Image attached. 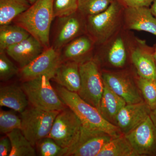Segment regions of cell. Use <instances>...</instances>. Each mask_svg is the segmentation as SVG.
Returning <instances> with one entry per match:
<instances>
[{
    "instance_id": "8",
    "label": "cell",
    "mask_w": 156,
    "mask_h": 156,
    "mask_svg": "<svg viewBox=\"0 0 156 156\" xmlns=\"http://www.w3.org/2000/svg\"><path fill=\"white\" fill-rule=\"evenodd\" d=\"M125 135L138 156H156V126L150 116Z\"/></svg>"
},
{
    "instance_id": "19",
    "label": "cell",
    "mask_w": 156,
    "mask_h": 156,
    "mask_svg": "<svg viewBox=\"0 0 156 156\" xmlns=\"http://www.w3.org/2000/svg\"><path fill=\"white\" fill-rule=\"evenodd\" d=\"M131 60L139 77L156 79V64L153 53L149 50L137 48L132 52Z\"/></svg>"
},
{
    "instance_id": "27",
    "label": "cell",
    "mask_w": 156,
    "mask_h": 156,
    "mask_svg": "<svg viewBox=\"0 0 156 156\" xmlns=\"http://www.w3.org/2000/svg\"><path fill=\"white\" fill-rule=\"evenodd\" d=\"M137 87L140 93L151 110L156 108V79L149 80L139 77Z\"/></svg>"
},
{
    "instance_id": "30",
    "label": "cell",
    "mask_w": 156,
    "mask_h": 156,
    "mask_svg": "<svg viewBox=\"0 0 156 156\" xmlns=\"http://www.w3.org/2000/svg\"><path fill=\"white\" fill-rule=\"evenodd\" d=\"M78 11V0H53L54 17H67Z\"/></svg>"
},
{
    "instance_id": "20",
    "label": "cell",
    "mask_w": 156,
    "mask_h": 156,
    "mask_svg": "<svg viewBox=\"0 0 156 156\" xmlns=\"http://www.w3.org/2000/svg\"><path fill=\"white\" fill-rule=\"evenodd\" d=\"M93 41L86 36L76 38L65 47L62 58L79 63L80 59L91 51Z\"/></svg>"
},
{
    "instance_id": "29",
    "label": "cell",
    "mask_w": 156,
    "mask_h": 156,
    "mask_svg": "<svg viewBox=\"0 0 156 156\" xmlns=\"http://www.w3.org/2000/svg\"><path fill=\"white\" fill-rule=\"evenodd\" d=\"M21 119L13 111L1 110L0 112V131L8 134L16 129H21Z\"/></svg>"
},
{
    "instance_id": "21",
    "label": "cell",
    "mask_w": 156,
    "mask_h": 156,
    "mask_svg": "<svg viewBox=\"0 0 156 156\" xmlns=\"http://www.w3.org/2000/svg\"><path fill=\"white\" fill-rule=\"evenodd\" d=\"M24 28L18 25L0 26V52H6V50L30 36Z\"/></svg>"
},
{
    "instance_id": "7",
    "label": "cell",
    "mask_w": 156,
    "mask_h": 156,
    "mask_svg": "<svg viewBox=\"0 0 156 156\" xmlns=\"http://www.w3.org/2000/svg\"><path fill=\"white\" fill-rule=\"evenodd\" d=\"M120 13L119 3L114 0L105 11L88 16L86 28L96 43H103L112 35L119 24Z\"/></svg>"
},
{
    "instance_id": "22",
    "label": "cell",
    "mask_w": 156,
    "mask_h": 156,
    "mask_svg": "<svg viewBox=\"0 0 156 156\" xmlns=\"http://www.w3.org/2000/svg\"><path fill=\"white\" fill-rule=\"evenodd\" d=\"M31 5L27 0H0V26L10 24Z\"/></svg>"
},
{
    "instance_id": "18",
    "label": "cell",
    "mask_w": 156,
    "mask_h": 156,
    "mask_svg": "<svg viewBox=\"0 0 156 156\" xmlns=\"http://www.w3.org/2000/svg\"><path fill=\"white\" fill-rule=\"evenodd\" d=\"M29 101L22 87L16 84L2 86L0 89V105L22 113L27 108Z\"/></svg>"
},
{
    "instance_id": "14",
    "label": "cell",
    "mask_w": 156,
    "mask_h": 156,
    "mask_svg": "<svg viewBox=\"0 0 156 156\" xmlns=\"http://www.w3.org/2000/svg\"><path fill=\"white\" fill-rule=\"evenodd\" d=\"M44 46L31 35L8 48L6 53L19 64L21 68L32 62L43 52Z\"/></svg>"
},
{
    "instance_id": "28",
    "label": "cell",
    "mask_w": 156,
    "mask_h": 156,
    "mask_svg": "<svg viewBox=\"0 0 156 156\" xmlns=\"http://www.w3.org/2000/svg\"><path fill=\"white\" fill-rule=\"evenodd\" d=\"M37 144L42 156H67L69 152V149L62 147L49 136L41 140Z\"/></svg>"
},
{
    "instance_id": "34",
    "label": "cell",
    "mask_w": 156,
    "mask_h": 156,
    "mask_svg": "<svg viewBox=\"0 0 156 156\" xmlns=\"http://www.w3.org/2000/svg\"><path fill=\"white\" fill-rule=\"evenodd\" d=\"M150 117L155 126H156V108L151 110L150 115Z\"/></svg>"
},
{
    "instance_id": "25",
    "label": "cell",
    "mask_w": 156,
    "mask_h": 156,
    "mask_svg": "<svg viewBox=\"0 0 156 156\" xmlns=\"http://www.w3.org/2000/svg\"><path fill=\"white\" fill-rule=\"evenodd\" d=\"M108 58L110 63L116 67H122L126 64L127 53L122 38H117L112 44L108 51Z\"/></svg>"
},
{
    "instance_id": "35",
    "label": "cell",
    "mask_w": 156,
    "mask_h": 156,
    "mask_svg": "<svg viewBox=\"0 0 156 156\" xmlns=\"http://www.w3.org/2000/svg\"><path fill=\"white\" fill-rule=\"evenodd\" d=\"M150 9L152 13L156 17V0H153Z\"/></svg>"
},
{
    "instance_id": "23",
    "label": "cell",
    "mask_w": 156,
    "mask_h": 156,
    "mask_svg": "<svg viewBox=\"0 0 156 156\" xmlns=\"http://www.w3.org/2000/svg\"><path fill=\"white\" fill-rule=\"evenodd\" d=\"M97 156H139L124 134L112 138Z\"/></svg>"
},
{
    "instance_id": "4",
    "label": "cell",
    "mask_w": 156,
    "mask_h": 156,
    "mask_svg": "<svg viewBox=\"0 0 156 156\" xmlns=\"http://www.w3.org/2000/svg\"><path fill=\"white\" fill-rule=\"evenodd\" d=\"M83 129L80 120L67 107L56 116L48 136L62 147L69 149V156L78 143Z\"/></svg>"
},
{
    "instance_id": "15",
    "label": "cell",
    "mask_w": 156,
    "mask_h": 156,
    "mask_svg": "<svg viewBox=\"0 0 156 156\" xmlns=\"http://www.w3.org/2000/svg\"><path fill=\"white\" fill-rule=\"evenodd\" d=\"M125 18L129 29L147 32L156 36V17L149 7H128Z\"/></svg>"
},
{
    "instance_id": "16",
    "label": "cell",
    "mask_w": 156,
    "mask_h": 156,
    "mask_svg": "<svg viewBox=\"0 0 156 156\" xmlns=\"http://www.w3.org/2000/svg\"><path fill=\"white\" fill-rule=\"evenodd\" d=\"M80 64L76 62H62L56 69L53 79L62 87L78 93L81 87Z\"/></svg>"
},
{
    "instance_id": "31",
    "label": "cell",
    "mask_w": 156,
    "mask_h": 156,
    "mask_svg": "<svg viewBox=\"0 0 156 156\" xmlns=\"http://www.w3.org/2000/svg\"><path fill=\"white\" fill-rule=\"evenodd\" d=\"M19 70L9 59L5 52H0V79L1 80H9L19 73Z\"/></svg>"
},
{
    "instance_id": "26",
    "label": "cell",
    "mask_w": 156,
    "mask_h": 156,
    "mask_svg": "<svg viewBox=\"0 0 156 156\" xmlns=\"http://www.w3.org/2000/svg\"><path fill=\"white\" fill-rule=\"evenodd\" d=\"M114 0H78V11L87 16L105 11Z\"/></svg>"
},
{
    "instance_id": "12",
    "label": "cell",
    "mask_w": 156,
    "mask_h": 156,
    "mask_svg": "<svg viewBox=\"0 0 156 156\" xmlns=\"http://www.w3.org/2000/svg\"><path fill=\"white\" fill-rule=\"evenodd\" d=\"M151 110L144 101L127 104L117 117V126L122 134H128L135 129L149 116Z\"/></svg>"
},
{
    "instance_id": "2",
    "label": "cell",
    "mask_w": 156,
    "mask_h": 156,
    "mask_svg": "<svg viewBox=\"0 0 156 156\" xmlns=\"http://www.w3.org/2000/svg\"><path fill=\"white\" fill-rule=\"evenodd\" d=\"M53 0H37L14 20L47 49L50 46V33L54 17Z\"/></svg>"
},
{
    "instance_id": "32",
    "label": "cell",
    "mask_w": 156,
    "mask_h": 156,
    "mask_svg": "<svg viewBox=\"0 0 156 156\" xmlns=\"http://www.w3.org/2000/svg\"><path fill=\"white\" fill-rule=\"evenodd\" d=\"M11 140L8 136L2 137L0 140V156H9L11 151Z\"/></svg>"
},
{
    "instance_id": "37",
    "label": "cell",
    "mask_w": 156,
    "mask_h": 156,
    "mask_svg": "<svg viewBox=\"0 0 156 156\" xmlns=\"http://www.w3.org/2000/svg\"><path fill=\"white\" fill-rule=\"evenodd\" d=\"M27 1L30 3L31 5H32L37 0H27Z\"/></svg>"
},
{
    "instance_id": "24",
    "label": "cell",
    "mask_w": 156,
    "mask_h": 156,
    "mask_svg": "<svg viewBox=\"0 0 156 156\" xmlns=\"http://www.w3.org/2000/svg\"><path fill=\"white\" fill-rule=\"evenodd\" d=\"M11 140V151L9 156H36L34 146L23 134L16 129L6 134Z\"/></svg>"
},
{
    "instance_id": "17",
    "label": "cell",
    "mask_w": 156,
    "mask_h": 156,
    "mask_svg": "<svg viewBox=\"0 0 156 156\" xmlns=\"http://www.w3.org/2000/svg\"><path fill=\"white\" fill-rule=\"evenodd\" d=\"M104 83V89L98 110L105 119L117 126V116L127 103L122 98Z\"/></svg>"
},
{
    "instance_id": "1",
    "label": "cell",
    "mask_w": 156,
    "mask_h": 156,
    "mask_svg": "<svg viewBox=\"0 0 156 156\" xmlns=\"http://www.w3.org/2000/svg\"><path fill=\"white\" fill-rule=\"evenodd\" d=\"M57 93L61 100L80 120L83 127L87 129L104 131L115 137L122 134L118 126L105 119L97 108L87 103L77 93L58 87Z\"/></svg>"
},
{
    "instance_id": "3",
    "label": "cell",
    "mask_w": 156,
    "mask_h": 156,
    "mask_svg": "<svg viewBox=\"0 0 156 156\" xmlns=\"http://www.w3.org/2000/svg\"><path fill=\"white\" fill-rule=\"evenodd\" d=\"M54 74H44L23 82V89L33 107L48 111H61L66 108L50 83Z\"/></svg>"
},
{
    "instance_id": "36",
    "label": "cell",
    "mask_w": 156,
    "mask_h": 156,
    "mask_svg": "<svg viewBox=\"0 0 156 156\" xmlns=\"http://www.w3.org/2000/svg\"><path fill=\"white\" fill-rule=\"evenodd\" d=\"M154 54V58L155 61V63L156 64V47L153 53Z\"/></svg>"
},
{
    "instance_id": "5",
    "label": "cell",
    "mask_w": 156,
    "mask_h": 156,
    "mask_svg": "<svg viewBox=\"0 0 156 156\" xmlns=\"http://www.w3.org/2000/svg\"><path fill=\"white\" fill-rule=\"evenodd\" d=\"M60 111H48L33 107L21 113L20 130L34 146L48 137L56 116Z\"/></svg>"
},
{
    "instance_id": "13",
    "label": "cell",
    "mask_w": 156,
    "mask_h": 156,
    "mask_svg": "<svg viewBox=\"0 0 156 156\" xmlns=\"http://www.w3.org/2000/svg\"><path fill=\"white\" fill-rule=\"evenodd\" d=\"M59 18V24L53 47L59 50L80 36L84 29V22L76 14Z\"/></svg>"
},
{
    "instance_id": "10",
    "label": "cell",
    "mask_w": 156,
    "mask_h": 156,
    "mask_svg": "<svg viewBox=\"0 0 156 156\" xmlns=\"http://www.w3.org/2000/svg\"><path fill=\"white\" fill-rule=\"evenodd\" d=\"M113 137L104 131L90 130L83 127L80 140L69 156H97Z\"/></svg>"
},
{
    "instance_id": "9",
    "label": "cell",
    "mask_w": 156,
    "mask_h": 156,
    "mask_svg": "<svg viewBox=\"0 0 156 156\" xmlns=\"http://www.w3.org/2000/svg\"><path fill=\"white\" fill-rule=\"evenodd\" d=\"M62 61L59 50L50 47L28 65L21 68L20 75L23 82L47 74H55Z\"/></svg>"
},
{
    "instance_id": "6",
    "label": "cell",
    "mask_w": 156,
    "mask_h": 156,
    "mask_svg": "<svg viewBox=\"0 0 156 156\" xmlns=\"http://www.w3.org/2000/svg\"><path fill=\"white\" fill-rule=\"evenodd\" d=\"M81 87L78 94L84 101L98 109L104 89V83L97 63L87 60L79 65Z\"/></svg>"
},
{
    "instance_id": "11",
    "label": "cell",
    "mask_w": 156,
    "mask_h": 156,
    "mask_svg": "<svg viewBox=\"0 0 156 156\" xmlns=\"http://www.w3.org/2000/svg\"><path fill=\"white\" fill-rule=\"evenodd\" d=\"M101 75L104 83L126 103H136L144 101L138 87L130 78L117 73H105Z\"/></svg>"
},
{
    "instance_id": "33",
    "label": "cell",
    "mask_w": 156,
    "mask_h": 156,
    "mask_svg": "<svg viewBox=\"0 0 156 156\" xmlns=\"http://www.w3.org/2000/svg\"><path fill=\"white\" fill-rule=\"evenodd\" d=\"M125 5L128 7H149L153 0H120Z\"/></svg>"
}]
</instances>
